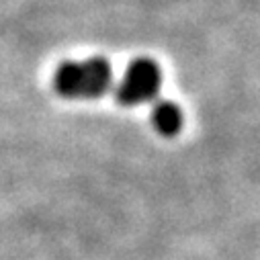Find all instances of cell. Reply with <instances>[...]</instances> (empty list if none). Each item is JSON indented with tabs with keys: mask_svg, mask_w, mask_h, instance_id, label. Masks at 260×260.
Masks as SVG:
<instances>
[{
	"mask_svg": "<svg viewBox=\"0 0 260 260\" xmlns=\"http://www.w3.org/2000/svg\"><path fill=\"white\" fill-rule=\"evenodd\" d=\"M162 86V70L150 57L134 59L123 72L121 82L117 84V101L125 107L146 105L156 99Z\"/></svg>",
	"mask_w": 260,
	"mask_h": 260,
	"instance_id": "7a4b0ae2",
	"label": "cell"
},
{
	"mask_svg": "<svg viewBox=\"0 0 260 260\" xmlns=\"http://www.w3.org/2000/svg\"><path fill=\"white\" fill-rule=\"evenodd\" d=\"M113 84V70L105 57L63 61L53 74V88L59 96L72 101L101 99Z\"/></svg>",
	"mask_w": 260,
	"mask_h": 260,
	"instance_id": "6da1fadb",
	"label": "cell"
},
{
	"mask_svg": "<svg viewBox=\"0 0 260 260\" xmlns=\"http://www.w3.org/2000/svg\"><path fill=\"white\" fill-rule=\"evenodd\" d=\"M152 123L160 136L174 138L180 134L182 123H184L182 109L172 101H158L152 107Z\"/></svg>",
	"mask_w": 260,
	"mask_h": 260,
	"instance_id": "3957f363",
	"label": "cell"
}]
</instances>
